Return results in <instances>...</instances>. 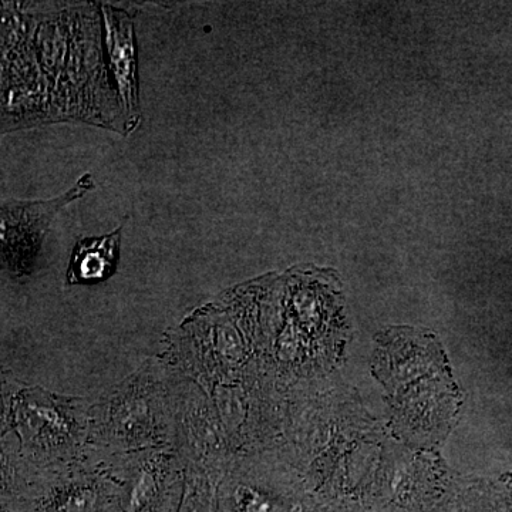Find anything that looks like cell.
<instances>
[{"label":"cell","instance_id":"cell-1","mask_svg":"<svg viewBox=\"0 0 512 512\" xmlns=\"http://www.w3.org/2000/svg\"><path fill=\"white\" fill-rule=\"evenodd\" d=\"M174 373L151 357L92 403L90 447L106 454L174 450Z\"/></svg>","mask_w":512,"mask_h":512},{"label":"cell","instance_id":"cell-2","mask_svg":"<svg viewBox=\"0 0 512 512\" xmlns=\"http://www.w3.org/2000/svg\"><path fill=\"white\" fill-rule=\"evenodd\" d=\"M92 403L87 397L60 396L39 389L22 394L16 419L23 447L35 466L53 473L87 456Z\"/></svg>","mask_w":512,"mask_h":512},{"label":"cell","instance_id":"cell-3","mask_svg":"<svg viewBox=\"0 0 512 512\" xmlns=\"http://www.w3.org/2000/svg\"><path fill=\"white\" fill-rule=\"evenodd\" d=\"M94 188L93 175L86 173L59 197L0 202V268L18 278L32 274L37 255L56 215Z\"/></svg>","mask_w":512,"mask_h":512},{"label":"cell","instance_id":"cell-5","mask_svg":"<svg viewBox=\"0 0 512 512\" xmlns=\"http://www.w3.org/2000/svg\"><path fill=\"white\" fill-rule=\"evenodd\" d=\"M123 225L110 234L76 241L67 268L69 285H97L116 274L120 262Z\"/></svg>","mask_w":512,"mask_h":512},{"label":"cell","instance_id":"cell-4","mask_svg":"<svg viewBox=\"0 0 512 512\" xmlns=\"http://www.w3.org/2000/svg\"><path fill=\"white\" fill-rule=\"evenodd\" d=\"M103 16L104 50L107 67L124 119L127 136L140 127V80H138V55L136 13L133 9L119 8L109 3H100Z\"/></svg>","mask_w":512,"mask_h":512}]
</instances>
